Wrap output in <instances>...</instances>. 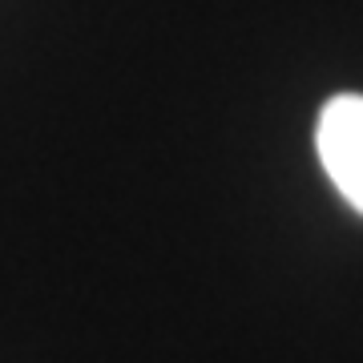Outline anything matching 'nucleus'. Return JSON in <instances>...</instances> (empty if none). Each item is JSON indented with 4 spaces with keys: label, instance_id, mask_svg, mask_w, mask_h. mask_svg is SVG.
Segmentation results:
<instances>
[{
    "label": "nucleus",
    "instance_id": "nucleus-1",
    "mask_svg": "<svg viewBox=\"0 0 363 363\" xmlns=\"http://www.w3.org/2000/svg\"><path fill=\"white\" fill-rule=\"evenodd\" d=\"M315 145L323 157L327 178L351 206L363 214V97L359 93H339L323 105Z\"/></svg>",
    "mask_w": 363,
    "mask_h": 363
}]
</instances>
